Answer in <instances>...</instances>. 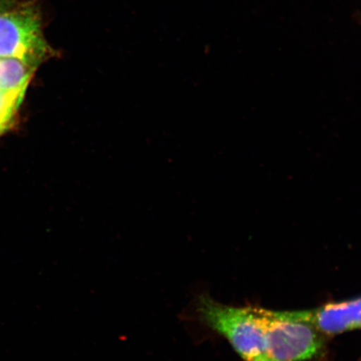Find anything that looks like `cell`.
<instances>
[{
	"label": "cell",
	"mask_w": 361,
	"mask_h": 361,
	"mask_svg": "<svg viewBox=\"0 0 361 361\" xmlns=\"http://www.w3.org/2000/svg\"><path fill=\"white\" fill-rule=\"evenodd\" d=\"M196 312L201 323L227 338L243 361H269L264 309L225 305L201 295Z\"/></svg>",
	"instance_id": "1"
},
{
	"label": "cell",
	"mask_w": 361,
	"mask_h": 361,
	"mask_svg": "<svg viewBox=\"0 0 361 361\" xmlns=\"http://www.w3.org/2000/svg\"><path fill=\"white\" fill-rule=\"evenodd\" d=\"M58 53L44 37L40 8L20 2L0 13V58H15L37 68Z\"/></svg>",
	"instance_id": "2"
},
{
	"label": "cell",
	"mask_w": 361,
	"mask_h": 361,
	"mask_svg": "<svg viewBox=\"0 0 361 361\" xmlns=\"http://www.w3.org/2000/svg\"><path fill=\"white\" fill-rule=\"evenodd\" d=\"M269 361H311L324 355L326 336L310 324L264 310Z\"/></svg>",
	"instance_id": "3"
},
{
	"label": "cell",
	"mask_w": 361,
	"mask_h": 361,
	"mask_svg": "<svg viewBox=\"0 0 361 361\" xmlns=\"http://www.w3.org/2000/svg\"><path fill=\"white\" fill-rule=\"evenodd\" d=\"M276 313L281 317L310 324L324 336H336L361 329V297L326 304L314 310Z\"/></svg>",
	"instance_id": "4"
},
{
	"label": "cell",
	"mask_w": 361,
	"mask_h": 361,
	"mask_svg": "<svg viewBox=\"0 0 361 361\" xmlns=\"http://www.w3.org/2000/svg\"><path fill=\"white\" fill-rule=\"evenodd\" d=\"M36 68L15 58H0V90L25 96Z\"/></svg>",
	"instance_id": "5"
},
{
	"label": "cell",
	"mask_w": 361,
	"mask_h": 361,
	"mask_svg": "<svg viewBox=\"0 0 361 361\" xmlns=\"http://www.w3.org/2000/svg\"><path fill=\"white\" fill-rule=\"evenodd\" d=\"M25 96L0 90V135L11 128Z\"/></svg>",
	"instance_id": "6"
},
{
	"label": "cell",
	"mask_w": 361,
	"mask_h": 361,
	"mask_svg": "<svg viewBox=\"0 0 361 361\" xmlns=\"http://www.w3.org/2000/svg\"><path fill=\"white\" fill-rule=\"evenodd\" d=\"M19 3L17 0H0V13L11 10Z\"/></svg>",
	"instance_id": "7"
}]
</instances>
